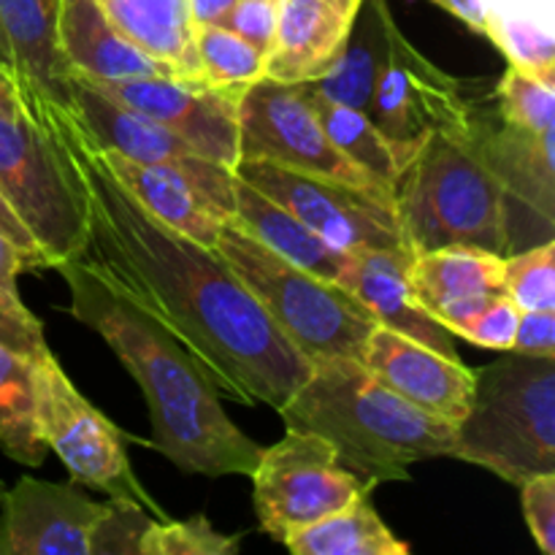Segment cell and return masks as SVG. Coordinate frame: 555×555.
Wrapping results in <instances>:
<instances>
[{"mask_svg": "<svg viewBox=\"0 0 555 555\" xmlns=\"http://www.w3.org/2000/svg\"><path fill=\"white\" fill-rule=\"evenodd\" d=\"M475 144L496 177L507 215L509 253L553 238L555 222V130L529 133L477 103Z\"/></svg>", "mask_w": 555, "mask_h": 555, "instance_id": "5bb4252c", "label": "cell"}, {"mask_svg": "<svg viewBox=\"0 0 555 555\" xmlns=\"http://www.w3.org/2000/svg\"><path fill=\"white\" fill-rule=\"evenodd\" d=\"M0 345L36 363L52 356L43 339L41 320L22 304L20 293L5 287H0Z\"/></svg>", "mask_w": 555, "mask_h": 555, "instance_id": "d590c367", "label": "cell"}, {"mask_svg": "<svg viewBox=\"0 0 555 555\" xmlns=\"http://www.w3.org/2000/svg\"><path fill=\"white\" fill-rule=\"evenodd\" d=\"M0 513V555H92V534L106 513L74 486L20 477L5 488Z\"/></svg>", "mask_w": 555, "mask_h": 555, "instance_id": "e0dca14e", "label": "cell"}, {"mask_svg": "<svg viewBox=\"0 0 555 555\" xmlns=\"http://www.w3.org/2000/svg\"><path fill=\"white\" fill-rule=\"evenodd\" d=\"M119 33L150 57L201 81L195 25L188 0H98Z\"/></svg>", "mask_w": 555, "mask_h": 555, "instance_id": "d4e9b609", "label": "cell"}, {"mask_svg": "<svg viewBox=\"0 0 555 555\" xmlns=\"http://www.w3.org/2000/svg\"><path fill=\"white\" fill-rule=\"evenodd\" d=\"M70 139L33 114L0 117V190L41 244L49 269L90 247V206Z\"/></svg>", "mask_w": 555, "mask_h": 555, "instance_id": "52a82bcc", "label": "cell"}, {"mask_svg": "<svg viewBox=\"0 0 555 555\" xmlns=\"http://www.w3.org/2000/svg\"><path fill=\"white\" fill-rule=\"evenodd\" d=\"M217 253L309 366L334 358L361 361L377 320L347 287L287 263L233 220L222 222Z\"/></svg>", "mask_w": 555, "mask_h": 555, "instance_id": "8992f818", "label": "cell"}, {"mask_svg": "<svg viewBox=\"0 0 555 555\" xmlns=\"http://www.w3.org/2000/svg\"><path fill=\"white\" fill-rule=\"evenodd\" d=\"M92 85L122 106L166 125L209 160L228 168L238 163V98H242L238 92L217 90L206 81L177 79V76L92 81Z\"/></svg>", "mask_w": 555, "mask_h": 555, "instance_id": "9a60e30c", "label": "cell"}, {"mask_svg": "<svg viewBox=\"0 0 555 555\" xmlns=\"http://www.w3.org/2000/svg\"><path fill=\"white\" fill-rule=\"evenodd\" d=\"M36 426L70 482L160 513L130 466L122 431L76 390L54 356L36 363Z\"/></svg>", "mask_w": 555, "mask_h": 555, "instance_id": "9c48e42d", "label": "cell"}, {"mask_svg": "<svg viewBox=\"0 0 555 555\" xmlns=\"http://www.w3.org/2000/svg\"><path fill=\"white\" fill-rule=\"evenodd\" d=\"M276 412L285 426L323 437L352 475L377 486L406 482L412 464L453 453V423L401 399L350 358L314 363Z\"/></svg>", "mask_w": 555, "mask_h": 555, "instance_id": "3957f363", "label": "cell"}, {"mask_svg": "<svg viewBox=\"0 0 555 555\" xmlns=\"http://www.w3.org/2000/svg\"><path fill=\"white\" fill-rule=\"evenodd\" d=\"M103 160L106 171L112 173L114 182L141 206L157 222L177 231L179 236H188L190 242L201 247L217 249V236H220L222 220H217L206 206L195 198L190 184L179 173L166 171V168H152L139 160L117 155L108 150H95Z\"/></svg>", "mask_w": 555, "mask_h": 555, "instance_id": "603a6c76", "label": "cell"}, {"mask_svg": "<svg viewBox=\"0 0 555 555\" xmlns=\"http://www.w3.org/2000/svg\"><path fill=\"white\" fill-rule=\"evenodd\" d=\"M3 491H5V486H3V480H0V496H3Z\"/></svg>", "mask_w": 555, "mask_h": 555, "instance_id": "7dc6e473", "label": "cell"}, {"mask_svg": "<svg viewBox=\"0 0 555 555\" xmlns=\"http://www.w3.org/2000/svg\"><path fill=\"white\" fill-rule=\"evenodd\" d=\"M520 356L555 358V309H526L520 312L513 350Z\"/></svg>", "mask_w": 555, "mask_h": 555, "instance_id": "ab89813d", "label": "cell"}, {"mask_svg": "<svg viewBox=\"0 0 555 555\" xmlns=\"http://www.w3.org/2000/svg\"><path fill=\"white\" fill-rule=\"evenodd\" d=\"M518 320L520 309L504 293H499L480 314H475L469 323L455 331V339H466L477 347H486V350L509 352L515 331H518Z\"/></svg>", "mask_w": 555, "mask_h": 555, "instance_id": "8d00e7d4", "label": "cell"}, {"mask_svg": "<svg viewBox=\"0 0 555 555\" xmlns=\"http://www.w3.org/2000/svg\"><path fill=\"white\" fill-rule=\"evenodd\" d=\"M439 9H444L448 14H453L455 20L464 22L466 27H472L480 36H488V16H486V0H431Z\"/></svg>", "mask_w": 555, "mask_h": 555, "instance_id": "b9f144b4", "label": "cell"}, {"mask_svg": "<svg viewBox=\"0 0 555 555\" xmlns=\"http://www.w3.org/2000/svg\"><path fill=\"white\" fill-rule=\"evenodd\" d=\"M0 450L22 466L43 464L47 444L36 426V361L0 345Z\"/></svg>", "mask_w": 555, "mask_h": 555, "instance_id": "f1b7e54d", "label": "cell"}, {"mask_svg": "<svg viewBox=\"0 0 555 555\" xmlns=\"http://www.w3.org/2000/svg\"><path fill=\"white\" fill-rule=\"evenodd\" d=\"M276 20H280V0H236V5L222 20V27L266 54L274 43Z\"/></svg>", "mask_w": 555, "mask_h": 555, "instance_id": "f35d334b", "label": "cell"}, {"mask_svg": "<svg viewBox=\"0 0 555 555\" xmlns=\"http://www.w3.org/2000/svg\"><path fill=\"white\" fill-rule=\"evenodd\" d=\"M504 255L480 247H437L410 260L412 298L431 314L439 304L466 296L502 293Z\"/></svg>", "mask_w": 555, "mask_h": 555, "instance_id": "484cf974", "label": "cell"}, {"mask_svg": "<svg viewBox=\"0 0 555 555\" xmlns=\"http://www.w3.org/2000/svg\"><path fill=\"white\" fill-rule=\"evenodd\" d=\"M25 271H30L25 255H22L9 238L0 236V287H5V291L11 293H20L16 282H20V276L25 274Z\"/></svg>", "mask_w": 555, "mask_h": 555, "instance_id": "7bdbcfd3", "label": "cell"}, {"mask_svg": "<svg viewBox=\"0 0 555 555\" xmlns=\"http://www.w3.org/2000/svg\"><path fill=\"white\" fill-rule=\"evenodd\" d=\"M190 16H193L195 27L204 25H222L228 11L236 5V0H188Z\"/></svg>", "mask_w": 555, "mask_h": 555, "instance_id": "f6af8a7d", "label": "cell"}, {"mask_svg": "<svg viewBox=\"0 0 555 555\" xmlns=\"http://www.w3.org/2000/svg\"><path fill=\"white\" fill-rule=\"evenodd\" d=\"M361 363L401 399L444 417L453 426L469 410L475 393V369L461 363V358L455 361L421 341L377 325L369 334Z\"/></svg>", "mask_w": 555, "mask_h": 555, "instance_id": "ac0fdd59", "label": "cell"}, {"mask_svg": "<svg viewBox=\"0 0 555 555\" xmlns=\"http://www.w3.org/2000/svg\"><path fill=\"white\" fill-rule=\"evenodd\" d=\"M233 173L285 206L291 215L345 253L404 249L399 215L390 195L318 173L293 171L266 160H238Z\"/></svg>", "mask_w": 555, "mask_h": 555, "instance_id": "8fae6325", "label": "cell"}, {"mask_svg": "<svg viewBox=\"0 0 555 555\" xmlns=\"http://www.w3.org/2000/svg\"><path fill=\"white\" fill-rule=\"evenodd\" d=\"M520 507L526 526L545 555H555V472L520 482Z\"/></svg>", "mask_w": 555, "mask_h": 555, "instance_id": "74e56055", "label": "cell"}, {"mask_svg": "<svg viewBox=\"0 0 555 555\" xmlns=\"http://www.w3.org/2000/svg\"><path fill=\"white\" fill-rule=\"evenodd\" d=\"M150 526L144 504L108 496L106 513L92 534V555H141V537Z\"/></svg>", "mask_w": 555, "mask_h": 555, "instance_id": "e575fe53", "label": "cell"}, {"mask_svg": "<svg viewBox=\"0 0 555 555\" xmlns=\"http://www.w3.org/2000/svg\"><path fill=\"white\" fill-rule=\"evenodd\" d=\"M236 225L253 238H258L266 249L285 258L287 263L309 271L325 282L341 285L347 269L352 263V253L334 247L320 233L304 225L296 215L276 204L274 198L263 195L233 173V217Z\"/></svg>", "mask_w": 555, "mask_h": 555, "instance_id": "7402d4cb", "label": "cell"}, {"mask_svg": "<svg viewBox=\"0 0 555 555\" xmlns=\"http://www.w3.org/2000/svg\"><path fill=\"white\" fill-rule=\"evenodd\" d=\"M450 459L513 486L555 472V358L509 352L475 369V393L455 423Z\"/></svg>", "mask_w": 555, "mask_h": 555, "instance_id": "5b68a950", "label": "cell"}, {"mask_svg": "<svg viewBox=\"0 0 555 555\" xmlns=\"http://www.w3.org/2000/svg\"><path fill=\"white\" fill-rule=\"evenodd\" d=\"M242 534H222L206 515L188 520H152L141 537V555H236Z\"/></svg>", "mask_w": 555, "mask_h": 555, "instance_id": "836d02e7", "label": "cell"}, {"mask_svg": "<svg viewBox=\"0 0 555 555\" xmlns=\"http://www.w3.org/2000/svg\"><path fill=\"white\" fill-rule=\"evenodd\" d=\"M201 81L217 90L238 92L266 76V54L222 25L195 27Z\"/></svg>", "mask_w": 555, "mask_h": 555, "instance_id": "4dcf8cb0", "label": "cell"}, {"mask_svg": "<svg viewBox=\"0 0 555 555\" xmlns=\"http://www.w3.org/2000/svg\"><path fill=\"white\" fill-rule=\"evenodd\" d=\"M393 14L385 0H363L336 63L318 81H304L314 95L369 112L374 85L388 60V30Z\"/></svg>", "mask_w": 555, "mask_h": 555, "instance_id": "cb8c5ba5", "label": "cell"}, {"mask_svg": "<svg viewBox=\"0 0 555 555\" xmlns=\"http://www.w3.org/2000/svg\"><path fill=\"white\" fill-rule=\"evenodd\" d=\"M502 293L520 309H555V242L504 255Z\"/></svg>", "mask_w": 555, "mask_h": 555, "instance_id": "1f68e13d", "label": "cell"}, {"mask_svg": "<svg viewBox=\"0 0 555 555\" xmlns=\"http://www.w3.org/2000/svg\"><path fill=\"white\" fill-rule=\"evenodd\" d=\"M477 103L459 76L431 63L401 33L396 20L390 22L388 60L379 70L366 114L390 141L401 168L421 150L428 133H469Z\"/></svg>", "mask_w": 555, "mask_h": 555, "instance_id": "30bf717a", "label": "cell"}, {"mask_svg": "<svg viewBox=\"0 0 555 555\" xmlns=\"http://www.w3.org/2000/svg\"><path fill=\"white\" fill-rule=\"evenodd\" d=\"M57 43L70 76L90 81H128L182 76L122 36L98 0H60Z\"/></svg>", "mask_w": 555, "mask_h": 555, "instance_id": "44dd1931", "label": "cell"}, {"mask_svg": "<svg viewBox=\"0 0 555 555\" xmlns=\"http://www.w3.org/2000/svg\"><path fill=\"white\" fill-rule=\"evenodd\" d=\"M410 260L412 253L404 249H363L352 255L341 287L369 309L377 325L459 361L455 336L412 298Z\"/></svg>", "mask_w": 555, "mask_h": 555, "instance_id": "ffe728a7", "label": "cell"}, {"mask_svg": "<svg viewBox=\"0 0 555 555\" xmlns=\"http://www.w3.org/2000/svg\"><path fill=\"white\" fill-rule=\"evenodd\" d=\"M0 65H3L5 70H11L14 74V57H11V49H9V41H5L3 30H0ZM16 79V76H14Z\"/></svg>", "mask_w": 555, "mask_h": 555, "instance_id": "bcb514c9", "label": "cell"}, {"mask_svg": "<svg viewBox=\"0 0 555 555\" xmlns=\"http://www.w3.org/2000/svg\"><path fill=\"white\" fill-rule=\"evenodd\" d=\"M70 152L90 206L87 258L201 363L220 396L280 410L312 372L307 358L217 249L157 222L114 182L81 130Z\"/></svg>", "mask_w": 555, "mask_h": 555, "instance_id": "6da1fadb", "label": "cell"}, {"mask_svg": "<svg viewBox=\"0 0 555 555\" xmlns=\"http://www.w3.org/2000/svg\"><path fill=\"white\" fill-rule=\"evenodd\" d=\"M20 114H30L25 95H22L14 74L0 65V117H20Z\"/></svg>", "mask_w": 555, "mask_h": 555, "instance_id": "ee69618b", "label": "cell"}, {"mask_svg": "<svg viewBox=\"0 0 555 555\" xmlns=\"http://www.w3.org/2000/svg\"><path fill=\"white\" fill-rule=\"evenodd\" d=\"M0 236L9 238V242L14 244L22 255H25L30 271L33 269L36 271L49 269V260H47V255H43L41 244L36 242V236H33L30 228L25 225V220L16 215L14 206L9 204V198L3 195V190H0Z\"/></svg>", "mask_w": 555, "mask_h": 555, "instance_id": "60d3db41", "label": "cell"}, {"mask_svg": "<svg viewBox=\"0 0 555 555\" xmlns=\"http://www.w3.org/2000/svg\"><path fill=\"white\" fill-rule=\"evenodd\" d=\"M57 274L68 285L70 318L112 347L144 393L152 423L146 448L166 455L184 475H253L263 448L231 421L201 363L87 255L60 263Z\"/></svg>", "mask_w": 555, "mask_h": 555, "instance_id": "7a4b0ae2", "label": "cell"}, {"mask_svg": "<svg viewBox=\"0 0 555 555\" xmlns=\"http://www.w3.org/2000/svg\"><path fill=\"white\" fill-rule=\"evenodd\" d=\"M309 95H312L314 112H318L320 125H323L331 144H334L352 166L361 168L366 177H372L379 188L393 193L396 177H399L401 171V160L399 155H396L393 146H390V141L383 135V130L372 122V117H369L366 112H361V108H350L341 106V103L325 101V98L314 95L312 90H309Z\"/></svg>", "mask_w": 555, "mask_h": 555, "instance_id": "f546056e", "label": "cell"}, {"mask_svg": "<svg viewBox=\"0 0 555 555\" xmlns=\"http://www.w3.org/2000/svg\"><path fill=\"white\" fill-rule=\"evenodd\" d=\"M488 41L513 68L555 85V0H486Z\"/></svg>", "mask_w": 555, "mask_h": 555, "instance_id": "83f0119b", "label": "cell"}, {"mask_svg": "<svg viewBox=\"0 0 555 555\" xmlns=\"http://www.w3.org/2000/svg\"><path fill=\"white\" fill-rule=\"evenodd\" d=\"M372 491L358 493L347 507L314 520L282 545L296 555H410L412 547L379 518Z\"/></svg>", "mask_w": 555, "mask_h": 555, "instance_id": "4316f807", "label": "cell"}, {"mask_svg": "<svg viewBox=\"0 0 555 555\" xmlns=\"http://www.w3.org/2000/svg\"><path fill=\"white\" fill-rule=\"evenodd\" d=\"M258 526L274 542H285L314 520L347 507L377 482L352 475L323 437L287 426L285 437L260 450L253 475Z\"/></svg>", "mask_w": 555, "mask_h": 555, "instance_id": "ba28073f", "label": "cell"}, {"mask_svg": "<svg viewBox=\"0 0 555 555\" xmlns=\"http://www.w3.org/2000/svg\"><path fill=\"white\" fill-rule=\"evenodd\" d=\"M393 204L406 247H480L509 255L502 188L475 144V122L464 135L428 133L393 184Z\"/></svg>", "mask_w": 555, "mask_h": 555, "instance_id": "277c9868", "label": "cell"}, {"mask_svg": "<svg viewBox=\"0 0 555 555\" xmlns=\"http://www.w3.org/2000/svg\"><path fill=\"white\" fill-rule=\"evenodd\" d=\"M70 95H74L81 133L95 150L117 152L144 166L179 173L190 184L195 198L206 206V211L222 222L231 220L233 168L209 160L166 125L103 95L92 81L76 74L70 76Z\"/></svg>", "mask_w": 555, "mask_h": 555, "instance_id": "7c38bea8", "label": "cell"}, {"mask_svg": "<svg viewBox=\"0 0 555 555\" xmlns=\"http://www.w3.org/2000/svg\"><path fill=\"white\" fill-rule=\"evenodd\" d=\"M363 0H280L266 79L282 85L318 81L339 57Z\"/></svg>", "mask_w": 555, "mask_h": 555, "instance_id": "d6986e66", "label": "cell"}, {"mask_svg": "<svg viewBox=\"0 0 555 555\" xmlns=\"http://www.w3.org/2000/svg\"><path fill=\"white\" fill-rule=\"evenodd\" d=\"M496 114L504 122L515 125L529 133H551L555 130V85L509 65L499 79Z\"/></svg>", "mask_w": 555, "mask_h": 555, "instance_id": "d6a6232c", "label": "cell"}, {"mask_svg": "<svg viewBox=\"0 0 555 555\" xmlns=\"http://www.w3.org/2000/svg\"><path fill=\"white\" fill-rule=\"evenodd\" d=\"M60 0H0V30L14 57V76L27 112L57 135L79 133L70 70L57 43Z\"/></svg>", "mask_w": 555, "mask_h": 555, "instance_id": "2e32d148", "label": "cell"}, {"mask_svg": "<svg viewBox=\"0 0 555 555\" xmlns=\"http://www.w3.org/2000/svg\"><path fill=\"white\" fill-rule=\"evenodd\" d=\"M238 160H266L293 171L339 179L377 190L372 177L352 166L325 135L307 85L260 79L238 98Z\"/></svg>", "mask_w": 555, "mask_h": 555, "instance_id": "4fadbf2b", "label": "cell"}]
</instances>
